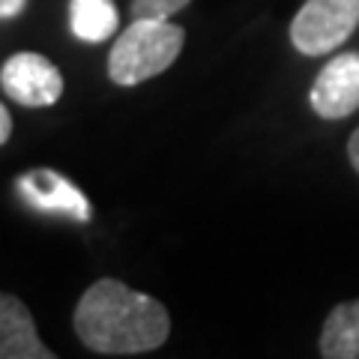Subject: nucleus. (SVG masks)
Listing matches in <instances>:
<instances>
[{
	"label": "nucleus",
	"mask_w": 359,
	"mask_h": 359,
	"mask_svg": "<svg viewBox=\"0 0 359 359\" xmlns=\"http://www.w3.org/2000/svg\"><path fill=\"white\" fill-rule=\"evenodd\" d=\"M359 27V0H306L290 21V42L306 57L332 54Z\"/></svg>",
	"instance_id": "nucleus-3"
},
{
	"label": "nucleus",
	"mask_w": 359,
	"mask_h": 359,
	"mask_svg": "<svg viewBox=\"0 0 359 359\" xmlns=\"http://www.w3.org/2000/svg\"><path fill=\"white\" fill-rule=\"evenodd\" d=\"M9 135H13V117H9V111L0 102V147L9 141Z\"/></svg>",
	"instance_id": "nucleus-11"
},
{
	"label": "nucleus",
	"mask_w": 359,
	"mask_h": 359,
	"mask_svg": "<svg viewBox=\"0 0 359 359\" xmlns=\"http://www.w3.org/2000/svg\"><path fill=\"white\" fill-rule=\"evenodd\" d=\"M314 114L323 120H344L359 108V51H344L323 66L309 90Z\"/></svg>",
	"instance_id": "nucleus-6"
},
{
	"label": "nucleus",
	"mask_w": 359,
	"mask_h": 359,
	"mask_svg": "<svg viewBox=\"0 0 359 359\" xmlns=\"http://www.w3.org/2000/svg\"><path fill=\"white\" fill-rule=\"evenodd\" d=\"M192 0H132L135 18H171Z\"/></svg>",
	"instance_id": "nucleus-10"
},
{
	"label": "nucleus",
	"mask_w": 359,
	"mask_h": 359,
	"mask_svg": "<svg viewBox=\"0 0 359 359\" xmlns=\"http://www.w3.org/2000/svg\"><path fill=\"white\" fill-rule=\"evenodd\" d=\"M186 45V30L171 18H135L108 54V78L117 87H135L171 69Z\"/></svg>",
	"instance_id": "nucleus-2"
},
{
	"label": "nucleus",
	"mask_w": 359,
	"mask_h": 359,
	"mask_svg": "<svg viewBox=\"0 0 359 359\" xmlns=\"http://www.w3.org/2000/svg\"><path fill=\"white\" fill-rule=\"evenodd\" d=\"M347 156H351V165L356 168V174H359V129L351 135V141H347Z\"/></svg>",
	"instance_id": "nucleus-13"
},
{
	"label": "nucleus",
	"mask_w": 359,
	"mask_h": 359,
	"mask_svg": "<svg viewBox=\"0 0 359 359\" xmlns=\"http://www.w3.org/2000/svg\"><path fill=\"white\" fill-rule=\"evenodd\" d=\"M69 27L81 42H105L120 27L114 0H69Z\"/></svg>",
	"instance_id": "nucleus-9"
},
{
	"label": "nucleus",
	"mask_w": 359,
	"mask_h": 359,
	"mask_svg": "<svg viewBox=\"0 0 359 359\" xmlns=\"http://www.w3.org/2000/svg\"><path fill=\"white\" fill-rule=\"evenodd\" d=\"M0 359H54V351H48L39 339L30 309L4 290H0Z\"/></svg>",
	"instance_id": "nucleus-7"
},
{
	"label": "nucleus",
	"mask_w": 359,
	"mask_h": 359,
	"mask_svg": "<svg viewBox=\"0 0 359 359\" xmlns=\"http://www.w3.org/2000/svg\"><path fill=\"white\" fill-rule=\"evenodd\" d=\"M0 87L25 108H48L63 96V75L45 54L18 51L0 69Z\"/></svg>",
	"instance_id": "nucleus-4"
},
{
	"label": "nucleus",
	"mask_w": 359,
	"mask_h": 359,
	"mask_svg": "<svg viewBox=\"0 0 359 359\" xmlns=\"http://www.w3.org/2000/svg\"><path fill=\"white\" fill-rule=\"evenodd\" d=\"M27 0H0V18H15Z\"/></svg>",
	"instance_id": "nucleus-12"
},
{
	"label": "nucleus",
	"mask_w": 359,
	"mask_h": 359,
	"mask_svg": "<svg viewBox=\"0 0 359 359\" xmlns=\"http://www.w3.org/2000/svg\"><path fill=\"white\" fill-rule=\"evenodd\" d=\"M75 335L102 356H135L162 347L171 335V314L156 297L117 278H99L75 306Z\"/></svg>",
	"instance_id": "nucleus-1"
},
{
	"label": "nucleus",
	"mask_w": 359,
	"mask_h": 359,
	"mask_svg": "<svg viewBox=\"0 0 359 359\" xmlns=\"http://www.w3.org/2000/svg\"><path fill=\"white\" fill-rule=\"evenodd\" d=\"M323 359H359V299L339 302L320 330Z\"/></svg>",
	"instance_id": "nucleus-8"
},
{
	"label": "nucleus",
	"mask_w": 359,
	"mask_h": 359,
	"mask_svg": "<svg viewBox=\"0 0 359 359\" xmlns=\"http://www.w3.org/2000/svg\"><path fill=\"white\" fill-rule=\"evenodd\" d=\"M15 192L27 207L39 212H57V216L81 224L93 219V207H90L87 195L69 177L51 171V168H33V171L21 174L15 180Z\"/></svg>",
	"instance_id": "nucleus-5"
}]
</instances>
